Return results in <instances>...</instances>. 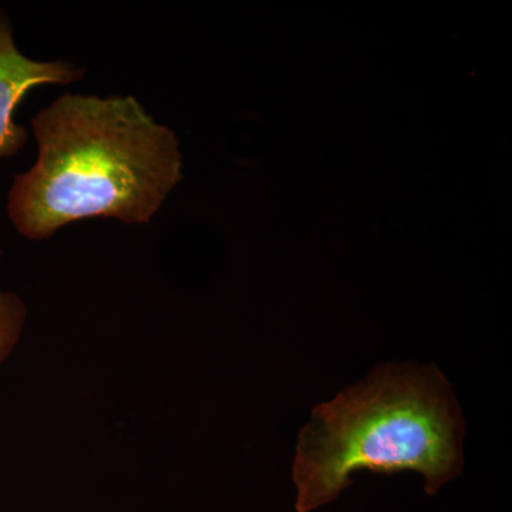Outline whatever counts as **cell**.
<instances>
[{"label": "cell", "instance_id": "cell-1", "mask_svg": "<svg viewBox=\"0 0 512 512\" xmlns=\"http://www.w3.org/2000/svg\"><path fill=\"white\" fill-rule=\"evenodd\" d=\"M35 164L16 174L6 211L43 241L89 218L150 224L183 180L175 131L133 96L64 93L32 120Z\"/></svg>", "mask_w": 512, "mask_h": 512}, {"label": "cell", "instance_id": "cell-4", "mask_svg": "<svg viewBox=\"0 0 512 512\" xmlns=\"http://www.w3.org/2000/svg\"><path fill=\"white\" fill-rule=\"evenodd\" d=\"M3 252L0 251V259ZM28 320L26 303L16 293L0 288V366L12 356Z\"/></svg>", "mask_w": 512, "mask_h": 512}, {"label": "cell", "instance_id": "cell-2", "mask_svg": "<svg viewBox=\"0 0 512 512\" xmlns=\"http://www.w3.org/2000/svg\"><path fill=\"white\" fill-rule=\"evenodd\" d=\"M463 420L433 366L383 365L313 409L292 467L296 511L335 501L357 470L423 474L434 495L461 471Z\"/></svg>", "mask_w": 512, "mask_h": 512}, {"label": "cell", "instance_id": "cell-3", "mask_svg": "<svg viewBox=\"0 0 512 512\" xmlns=\"http://www.w3.org/2000/svg\"><path fill=\"white\" fill-rule=\"evenodd\" d=\"M86 76L83 67L66 60L40 62L22 53L12 23L0 10V160L18 156L28 143V130L16 123V110L36 87L67 86Z\"/></svg>", "mask_w": 512, "mask_h": 512}]
</instances>
